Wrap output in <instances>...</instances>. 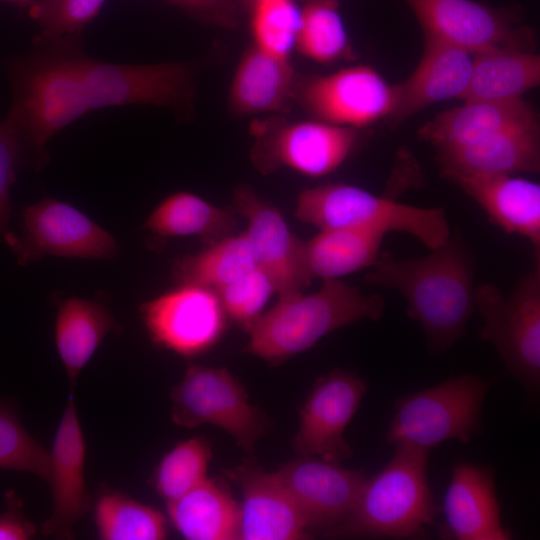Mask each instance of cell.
I'll return each instance as SVG.
<instances>
[{"label": "cell", "instance_id": "cell-7", "mask_svg": "<svg viewBox=\"0 0 540 540\" xmlns=\"http://www.w3.org/2000/svg\"><path fill=\"white\" fill-rule=\"evenodd\" d=\"M475 307L483 319L480 337L494 345L508 372L535 392L540 383V263L508 296L489 283L476 287Z\"/></svg>", "mask_w": 540, "mask_h": 540}, {"label": "cell", "instance_id": "cell-21", "mask_svg": "<svg viewBox=\"0 0 540 540\" xmlns=\"http://www.w3.org/2000/svg\"><path fill=\"white\" fill-rule=\"evenodd\" d=\"M473 56L447 43L424 37L422 57L414 71L394 85L395 101L389 116L399 124L420 110L464 96L471 78Z\"/></svg>", "mask_w": 540, "mask_h": 540}, {"label": "cell", "instance_id": "cell-34", "mask_svg": "<svg viewBox=\"0 0 540 540\" xmlns=\"http://www.w3.org/2000/svg\"><path fill=\"white\" fill-rule=\"evenodd\" d=\"M301 11L292 0L255 2L251 19L254 45L281 57L295 46Z\"/></svg>", "mask_w": 540, "mask_h": 540}, {"label": "cell", "instance_id": "cell-23", "mask_svg": "<svg viewBox=\"0 0 540 540\" xmlns=\"http://www.w3.org/2000/svg\"><path fill=\"white\" fill-rule=\"evenodd\" d=\"M533 122H538L536 112L523 99L505 102L468 100L425 123L418 130V137L439 150L469 144Z\"/></svg>", "mask_w": 540, "mask_h": 540}, {"label": "cell", "instance_id": "cell-29", "mask_svg": "<svg viewBox=\"0 0 540 540\" xmlns=\"http://www.w3.org/2000/svg\"><path fill=\"white\" fill-rule=\"evenodd\" d=\"M234 214L195 194L177 192L157 205L144 227L161 237L198 235L210 244L231 235L237 225Z\"/></svg>", "mask_w": 540, "mask_h": 540}, {"label": "cell", "instance_id": "cell-36", "mask_svg": "<svg viewBox=\"0 0 540 540\" xmlns=\"http://www.w3.org/2000/svg\"><path fill=\"white\" fill-rule=\"evenodd\" d=\"M0 468L34 474L48 481L50 453L25 430L17 415L0 406Z\"/></svg>", "mask_w": 540, "mask_h": 540}, {"label": "cell", "instance_id": "cell-10", "mask_svg": "<svg viewBox=\"0 0 540 540\" xmlns=\"http://www.w3.org/2000/svg\"><path fill=\"white\" fill-rule=\"evenodd\" d=\"M422 27L424 37L470 54L495 48L528 50L532 34L517 26L513 13L473 0H405Z\"/></svg>", "mask_w": 540, "mask_h": 540}, {"label": "cell", "instance_id": "cell-28", "mask_svg": "<svg viewBox=\"0 0 540 540\" xmlns=\"http://www.w3.org/2000/svg\"><path fill=\"white\" fill-rule=\"evenodd\" d=\"M384 234L365 228L320 230L304 241V258L312 277L323 280L370 268L380 254Z\"/></svg>", "mask_w": 540, "mask_h": 540}, {"label": "cell", "instance_id": "cell-6", "mask_svg": "<svg viewBox=\"0 0 540 540\" xmlns=\"http://www.w3.org/2000/svg\"><path fill=\"white\" fill-rule=\"evenodd\" d=\"M490 385L488 379L462 374L405 395L394 405L387 441L429 451L446 441H471L481 430V412Z\"/></svg>", "mask_w": 540, "mask_h": 540}, {"label": "cell", "instance_id": "cell-22", "mask_svg": "<svg viewBox=\"0 0 540 540\" xmlns=\"http://www.w3.org/2000/svg\"><path fill=\"white\" fill-rule=\"evenodd\" d=\"M508 234L527 239L540 263V185L514 175L463 177L455 181Z\"/></svg>", "mask_w": 540, "mask_h": 540}, {"label": "cell", "instance_id": "cell-12", "mask_svg": "<svg viewBox=\"0 0 540 540\" xmlns=\"http://www.w3.org/2000/svg\"><path fill=\"white\" fill-rule=\"evenodd\" d=\"M153 343L181 356L192 357L212 348L226 328V314L216 292L180 285L141 306Z\"/></svg>", "mask_w": 540, "mask_h": 540}, {"label": "cell", "instance_id": "cell-26", "mask_svg": "<svg viewBox=\"0 0 540 540\" xmlns=\"http://www.w3.org/2000/svg\"><path fill=\"white\" fill-rule=\"evenodd\" d=\"M472 72L464 101L505 102L540 83V57L529 50L495 48L473 54Z\"/></svg>", "mask_w": 540, "mask_h": 540}, {"label": "cell", "instance_id": "cell-30", "mask_svg": "<svg viewBox=\"0 0 540 540\" xmlns=\"http://www.w3.org/2000/svg\"><path fill=\"white\" fill-rule=\"evenodd\" d=\"M257 266L245 232L229 235L207 245L200 252L175 261L173 278L179 285L216 290Z\"/></svg>", "mask_w": 540, "mask_h": 540}, {"label": "cell", "instance_id": "cell-4", "mask_svg": "<svg viewBox=\"0 0 540 540\" xmlns=\"http://www.w3.org/2000/svg\"><path fill=\"white\" fill-rule=\"evenodd\" d=\"M429 450L396 445L377 474L367 478L351 512L324 532L329 537L421 536L439 512L427 477Z\"/></svg>", "mask_w": 540, "mask_h": 540}, {"label": "cell", "instance_id": "cell-2", "mask_svg": "<svg viewBox=\"0 0 540 540\" xmlns=\"http://www.w3.org/2000/svg\"><path fill=\"white\" fill-rule=\"evenodd\" d=\"M475 271L472 248L455 229L424 257L380 252L366 280L399 291L407 302V315L423 329L429 352L441 354L464 336L476 310Z\"/></svg>", "mask_w": 540, "mask_h": 540}, {"label": "cell", "instance_id": "cell-15", "mask_svg": "<svg viewBox=\"0 0 540 540\" xmlns=\"http://www.w3.org/2000/svg\"><path fill=\"white\" fill-rule=\"evenodd\" d=\"M295 501L307 527L322 533L339 524L351 512L366 476L340 463L300 456L277 471Z\"/></svg>", "mask_w": 540, "mask_h": 540}, {"label": "cell", "instance_id": "cell-13", "mask_svg": "<svg viewBox=\"0 0 540 540\" xmlns=\"http://www.w3.org/2000/svg\"><path fill=\"white\" fill-rule=\"evenodd\" d=\"M299 94L304 107L319 120L353 129L389 117L395 101L394 85L364 65L312 77Z\"/></svg>", "mask_w": 540, "mask_h": 540}, {"label": "cell", "instance_id": "cell-33", "mask_svg": "<svg viewBox=\"0 0 540 540\" xmlns=\"http://www.w3.org/2000/svg\"><path fill=\"white\" fill-rule=\"evenodd\" d=\"M212 453L208 441L193 437L178 443L160 461L153 485L157 493L171 502L207 479Z\"/></svg>", "mask_w": 540, "mask_h": 540}, {"label": "cell", "instance_id": "cell-42", "mask_svg": "<svg viewBox=\"0 0 540 540\" xmlns=\"http://www.w3.org/2000/svg\"><path fill=\"white\" fill-rule=\"evenodd\" d=\"M257 1H261V0H255V2H257Z\"/></svg>", "mask_w": 540, "mask_h": 540}, {"label": "cell", "instance_id": "cell-9", "mask_svg": "<svg viewBox=\"0 0 540 540\" xmlns=\"http://www.w3.org/2000/svg\"><path fill=\"white\" fill-rule=\"evenodd\" d=\"M11 250L24 265L44 255L109 259L118 253L114 237L74 206L46 198L21 213V235Z\"/></svg>", "mask_w": 540, "mask_h": 540}, {"label": "cell", "instance_id": "cell-16", "mask_svg": "<svg viewBox=\"0 0 540 540\" xmlns=\"http://www.w3.org/2000/svg\"><path fill=\"white\" fill-rule=\"evenodd\" d=\"M356 141L353 128L321 120L295 122L261 143L253 160L263 171L285 165L309 177H322L347 159Z\"/></svg>", "mask_w": 540, "mask_h": 540}, {"label": "cell", "instance_id": "cell-37", "mask_svg": "<svg viewBox=\"0 0 540 540\" xmlns=\"http://www.w3.org/2000/svg\"><path fill=\"white\" fill-rule=\"evenodd\" d=\"M214 291L226 316L249 332L269 298L276 293V288L270 275L256 266L235 281Z\"/></svg>", "mask_w": 540, "mask_h": 540}, {"label": "cell", "instance_id": "cell-27", "mask_svg": "<svg viewBox=\"0 0 540 540\" xmlns=\"http://www.w3.org/2000/svg\"><path fill=\"white\" fill-rule=\"evenodd\" d=\"M117 327L110 311L99 302L73 297L59 303L55 343L71 386L103 339Z\"/></svg>", "mask_w": 540, "mask_h": 540}, {"label": "cell", "instance_id": "cell-17", "mask_svg": "<svg viewBox=\"0 0 540 540\" xmlns=\"http://www.w3.org/2000/svg\"><path fill=\"white\" fill-rule=\"evenodd\" d=\"M85 438L74 396L71 393L56 429L50 453L52 513L42 525V534L59 539L73 538L75 524L90 508L84 468Z\"/></svg>", "mask_w": 540, "mask_h": 540}, {"label": "cell", "instance_id": "cell-20", "mask_svg": "<svg viewBox=\"0 0 540 540\" xmlns=\"http://www.w3.org/2000/svg\"><path fill=\"white\" fill-rule=\"evenodd\" d=\"M437 151L441 174L451 181L463 177L538 172L539 123L511 127L469 144Z\"/></svg>", "mask_w": 540, "mask_h": 540}, {"label": "cell", "instance_id": "cell-31", "mask_svg": "<svg viewBox=\"0 0 540 540\" xmlns=\"http://www.w3.org/2000/svg\"><path fill=\"white\" fill-rule=\"evenodd\" d=\"M95 522L104 540H161L167 537L163 514L117 492L103 494L95 506Z\"/></svg>", "mask_w": 540, "mask_h": 540}, {"label": "cell", "instance_id": "cell-35", "mask_svg": "<svg viewBox=\"0 0 540 540\" xmlns=\"http://www.w3.org/2000/svg\"><path fill=\"white\" fill-rule=\"evenodd\" d=\"M106 0H36L28 13L40 28L42 40L82 37L84 28L100 13Z\"/></svg>", "mask_w": 540, "mask_h": 540}, {"label": "cell", "instance_id": "cell-25", "mask_svg": "<svg viewBox=\"0 0 540 540\" xmlns=\"http://www.w3.org/2000/svg\"><path fill=\"white\" fill-rule=\"evenodd\" d=\"M172 525L189 540H235L240 534V506L221 481L202 483L167 503Z\"/></svg>", "mask_w": 540, "mask_h": 540}, {"label": "cell", "instance_id": "cell-24", "mask_svg": "<svg viewBox=\"0 0 540 540\" xmlns=\"http://www.w3.org/2000/svg\"><path fill=\"white\" fill-rule=\"evenodd\" d=\"M295 74L288 57L256 45L241 57L229 89V107L237 115L283 110L294 94Z\"/></svg>", "mask_w": 540, "mask_h": 540}, {"label": "cell", "instance_id": "cell-11", "mask_svg": "<svg viewBox=\"0 0 540 540\" xmlns=\"http://www.w3.org/2000/svg\"><path fill=\"white\" fill-rule=\"evenodd\" d=\"M368 389L367 382L348 371L334 370L318 378L299 410L293 439L297 455L341 463L352 455L344 433Z\"/></svg>", "mask_w": 540, "mask_h": 540}, {"label": "cell", "instance_id": "cell-3", "mask_svg": "<svg viewBox=\"0 0 540 540\" xmlns=\"http://www.w3.org/2000/svg\"><path fill=\"white\" fill-rule=\"evenodd\" d=\"M385 302L340 279L323 280L321 288L279 297L251 327L246 351L277 365L314 346L330 332L360 320L383 316Z\"/></svg>", "mask_w": 540, "mask_h": 540}, {"label": "cell", "instance_id": "cell-38", "mask_svg": "<svg viewBox=\"0 0 540 540\" xmlns=\"http://www.w3.org/2000/svg\"><path fill=\"white\" fill-rule=\"evenodd\" d=\"M34 167L32 157L14 126L4 120L0 123V238L11 248L17 235L10 231L9 190L20 166Z\"/></svg>", "mask_w": 540, "mask_h": 540}, {"label": "cell", "instance_id": "cell-5", "mask_svg": "<svg viewBox=\"0 0 540 540\" xmlns=\"http://www.w3.org/2000/svg\"><path fill=\"white\" fill-rule=\"evenodd\" d=\"M295 217L320 230L359 227L384 235L402 232L430 249L443 244L451 233L442 208L401 203L343 183L303 189L297 198Z\"/></svg>", "mask_w": 540, "mask_h": 540}, {"label": "cell", "instance_id": "cell-14", "mask_svg": "<svg viewBox=\"0 0 540 540\" xmlns=\"http://www.w3.org/2000/svg\"><path fill=\"white\" fill-rule=\"evenodd\" d=\"M233 209L247 220L245 234L257 266L270 275L279 297L304 292L313 280L304 241L290 230L281 212L247 185L234 190Z\"/></svg>", "mask_w": 540, "mask_h": 540}, {"label": "cell", "instance_id": "cell-19", "mask_svg": "<svg viewBox=\"0 0 540 540\" xmlns=\"http://www.w3.org/2000/svg\"><path fill=\"white\" fill-rule=\"evenodd\" d=\"M242 491V540L307 539L305 521L277 472L245 463L227 472Z\"/></svg>", "mask_w": 540, "mask_h": 540}, {"label": "cell", "instance_id": "cell-8", "mask_svg": "<svg viewBox=\"0 0 540 540\" xmlns=\"http://www.w3.org/2000/svg\"><path fill=\"white\" fill-rule=\"evenodd\" d=\"M171 399V418L176 425L216 426L247 453L254 451L269 429L267 416L249 402L243 385L225 368L188 367L172 389Z\"/></svg>", "mask_w": 540, "mask_h": 540}, {"label": "cell", "instance_id": "cell-32", "mask_svg": "<svg viewBox=\"0 0 540 540\" xmlns=\"http://www.w3.org/2000/svg\"><path fill=\"white\" fill-rule=\"evenodd\" d=\"M295 47L318 63L334 62L350 53L336 0H309L301 11Z\"/></svg>", "mask_w": 540, "mask_h": 540}, {"label": "cell", "instance_id": "cell-1", "mask_svg": "<svg viewBox=\"0 0 540 540\" xmlns=\"http://www.w3.org/2000/svg\"><path fill=\"white\" fill-rule=\"evenodd\" d=\"M13 102L6 117L24 141L34 167L45 146L81 116L114 106L156 105L187 111L194 70L188 63L118 64L88 56L82 37L42 40L8 64Z\"/></svg>", "mask_w": 540, "mask_h": 540}, {"label": "cell", "instance_id": "cell-40", "mask_svg": "<svg viewBox=\"0 0 540 540\" xmlns=\"http://www.w3.org/2000/svg\"><path fill=\"white\" fill-rule=\"evenodd\" d=\"M172 4L221 25L232 26L236 20V9L232 0H166Z\"/></svg>", "mask_w": 540, "mask_h": 540}, {"label": "cell", "instance_id": "cell-39", "mask_svg": "<svg viewBox=\"0 0 540 540\" xmlns=\"http://www.w3.org/2000/svg\"><path fill=\"white\" fill-rule=\"evenodd\" d=\"M7 510L0 515V540H27L35 534V526L22 513V503L13 493L6 495Z\"/></svg>", "mask_w": 540, "mask_h": 540}, {"label": "cell", "instance_id": "cell-41", "mask_svg": "<svg viewBox=\"0 0 540 540\" xmlns=\"http://www.w3.org/2000/svg\"><path fill=\"white\" fill-rule=\"evenodd\" d=\"M17 5L19 7H30L36 0H2Z\"/></svg>", "mask_w": 540, "mask_h": 540}, {"label": "cell", "instance_id": "cell-18", "mask_svg": "<svg viewBox=\"0 0 540 540\" xmlns=\"http://www.w3.org/2000/svg\"><path fill=\"white\" fill-rule=\"evenodd\" d=\"M444 520L439 537L456 540H508L501 522L493 470L485 465L458 463L443 498Z\"/></svg>", "mask_w": 540, "mask_h": 540}]
</instances>
